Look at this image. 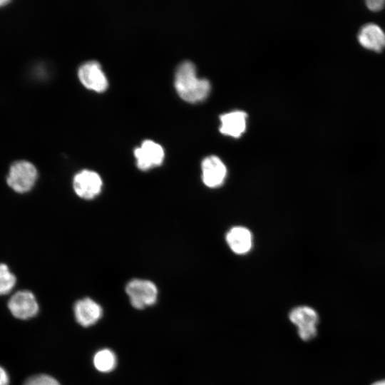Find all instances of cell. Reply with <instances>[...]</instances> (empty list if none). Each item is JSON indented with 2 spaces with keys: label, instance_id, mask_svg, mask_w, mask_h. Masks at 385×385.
<instances>
[{
  "label": "cell",
  "instance_id": "obj_20",
  "mask_svg": "<svg viewBox=\"0 0 385 385\" xmlns=\"http://www.w3.org/2000/svg\"><path fill=\"white\" fill-rule=\"evenodd\" d=\"M9 1L6 0H0V7L6 6V4H9Z\"/></svg>",
  "mask_w": 385,
  "mask_h": 385
},
{
  "label": "cell",
  "instance_id": "obj_2",
  "mask_svg": "<svg viewBox=\"0 0 385 385\" xmlns=\"http://www.w3.org/2000/svg\"><path fill=\"white\" fill-rule=\"evenodd\" d=\"M37 178V170L31 163L18 160L11 165L6 183L15 192L25 193L33 188Z\"/></svg>",
  "mask_w": 385,
  "mask_h": 385
},
{
  "label": "cell",
  "instance_id": "obj_14",
  "mask_svg": "<svg viewBox=\"0 0 385 385\" xmlns=\"http://www.w3.org/2000/svg\"><path fill=\"white\" fill-rule=\"evenodd\" d=\"M95 368L103 373L113 371L117 365V357L115 353L107 348L98 351L93 356Z\"/></svg>",
  "mask_w": 385,
  "mask_h": 385
},
{
  "label": "cell",
  "instance_id": "obj_16",
  "mask_svg": "<svg viewBox=\"0 0 385 385\" xmlns=\"http://www.w3.org/2000/svg\"><path fill=\"white\" fill-rule=\"evenodd\" d=\"M23 385H61L53 376L41 374L29 377Z\"/></svg>",
  "mask_w": 385,
  "mask_h": 385
},
{
  "label": "cell",
  "instance_id": "obj_17",
  "mask_svg": "<svg viewBox=\"0 0 385 385\" xmlns=\"http://www.w3.org/2000/svg\"><path fill=\"white\" fill-rule=\"evenodd\" d=\"M385 4V1L383 0H376V1H366V5L368 9L373 11H378L381 10Z\"/></svg>",
  "mask_w": 385,
  "mask_h": 385
},
{
  "label": "cell",
  "instance_id": "obj_11",
  "mask_svg": "<svg viewBox=\"0 0 385 385\" xmlns=\"http://www.w3.org/2000/svg\"><path fill=\"white\" fill-rule=\"evenodd\" d=\"M357 38L366 49L380 52L385 48V32L376 24L364 25L358 33Z\"/></svg>",
  "mask_w": 385,
  "mask_h": 385
},
{
  "label": "cell",
  "instance_id": "obj_18",
  "mask_svg": "<svg viewBox=\"0 0 385 385\" xmlns=\"http://www.w3.org/2000/svg\"><path fill=\"white\" fill-rule=\"evenodd\" d=\"M0 385H9V376L6 371L0 366Z\"/></svg>",
  "mask_w": 385,
  "mask_h": 385
},
{
  "label": "cell",
  "instance_id": "obj_3",
  "mask_svg": "<svg viewBox=\"0 0 385 385\" xmlns=\"http://www.w3.org/2000/svg\"><path fill=\"white\" fill-rule=\"evenodd\" d=\"M289 319L297 327L302 340L307 342L317 336L319 315L314 308L307 305L296 307L289 312Z\"/></svg>",
  "mask_w": 385,
  "mask_h": 385
},
{
  "label": "cell",
  "instance_id": "obj_15",
  "mask_svg": "<svg viewBox=\"0 0 385 385\" xmlns=\"http://www.w3.org/2000/svg\"><path fill=\"white\" fill-rule=\"evenodd\" d=\"M16 279L6 264L0 263V295L9 294L14 287Z\"/></svg>",
  "mask_w": 385,
  "mask_h": 385
},
{
  "label": "cell",
  "instance_id": "obj_1",
  "mask_svg": "<svg viewBox=\"0 0 385 385\" xmlns=\"http://www.w3.org/2000/svg\"><path fill=\"white\" fill-rule=\"evenodd\" d=\"M175 87L180 96L188 102L205 98L210 90L207 79L197 76L193 63L185 61L179 64L175 74Z\"/></svg>",
  "mask_w": 385,
  "mask_h": 385
},
{
  "label": "cell",
  "instance_id": "obj_10",
  "mask_svg": "<svg viewBox=\"0 0 385 385\" xmlns=\"http://www.w3.org/2000/svg\"><path fill=\"white\" fill-rule=\"evenodd\" d=\"M73 312L76 322L84 327L95 324L103 315L101 305L88 297L78 300L73 306Z\"/></svg>",
  "mask_w": 385,
  "mask_h": 385
},
{
  "label": "cell",
  "instance_id": "obj_6",
  "mask_svg": "<svg viewBox=\"0 0 385 385\" xmlns=\"http://www.w3.org/2000/svg\"><path fill=\"white\" fill-rule=\"evenodd\" d=\"M102 185L101 176L89 170L80 171L73 180V187L76 195L86 200L96 197L101 192Z\"/></svg>",
  "mask_w": 385,
  "mask_h": 385
},
{
  "label": "cell",
  "instance_id": "obj_4",
  "mask_svg": "<svg viewBox=\"0 0 385 385\" xmlns=\"http://www.w3.org/2000/svg\"><path fill=\"white\" fill-rule=\"evenodd\" d=\"M125 292L132 306L142 309L156 302L158 289L156 285L147 279H133L128 282Z\"/></svg>",
  "mask_w": 385,
  "mask_h": 385
},
{
  "label": "cell",
  "instance_id": "obj_19",
  "mask_svg": "<svg viewBox=\"0 0 385 385\" xmlns=\"http://www.w3.org/2000/svg\"><path fill=\"white\" fill-rule=\"evenodd\" d=\"M371 385H385V379L376 381L374 382Z\"/></svg>",
  "mask_w": 385,
  "mask_h": 385
},
{
  "label": "cell",
  "instance_id": "obj_8",
  "mask_svg": "<svg viewBox=\"0 0 385 385\" xmlns=\"http://www.w3.org/2000/svg\"><path fill=\"white\" fill-rule=\"evenodd\" d=\"M202 180L208 188L220 186L227 175V168L222 160L216 155L205 158L201 163Z\"/></svg>",
  "mask_w": 385,
  "mask_h": 385
},
{
  "label": "cell",
  "instance_id": "obj_12",
  "mask_svg": "<svg viewBox=\"0 0 385 385\" xmlns=\"http://www.w3.org/2000/svg\"><path fill=\"white\" fill-rule=\"evenodd\" d=\"M226 242L233 252L244 255L247 253L252 246V235L247 228L235 226L227 232Z\"/></svg>",
  "mask_w": 385,
  "mask_h": 385
},
{
  "label": "cell",
  "instance_id": "obj_13",
  "mask_svg": "<svg viewBox=\"0 0 385 385\" xmlns=\"http://www.w3.org/2000/svg\"><path fill=\"white\" fill-rule=\"evenodd\" d=\"M247 114L242 111H234L220 116V131L227 135L239 137L246 128Z\"/></svg>",
  "mask_w": 385,
  "mask_h": 385
},
{
  "label": "cell",
  "instance_id": "obj_9",
  "mask_svg": "<svg viewBox=\"0 0 385 385\" xmlns=\"http://www.w3.org/2000/svg\"><path fill=\"white\" fill-rule=\"evenodd\" d=\"M78 77L86 87L96 91H103L108 86L106 76L96 61L83 63L78 69Z\"/></svg>",
  "mask_w": 385,
  "mask_h": 385
},
{
  "label": "cell",
  "instance_id": "obj_5",
  "mask_svg": "<svg viewBox=\"0 0 385 385\" xmlns=\"http://www.w3.org/2000/svg\"><path fill=\"white\" fill-rule=\"evenodd\" d=\"M8 307L14 317L19 319H29L35 317L39 309L34 294L28 290L16 292L8 302Z\"/></svg>",
  "mask_w": 385,
  "mask_h": 385
},
{
  "label": "cell",
  "instance_id": "obj_7",
  "mask_svg": "<svg viewBox=\"0 0 385 385\" xmlns=\"http://www.w3.org/2000/svg\"><path fill=\"white\" fill-rule=\"evenodd\" d=\"M134 155L138 168L142 170H148L161 165L165 153L160 144L151 140H145L140 147L135 149Z\"/></svg>",
  "mask_w": 385,
  "mask_h": 385
}]
</instances>
